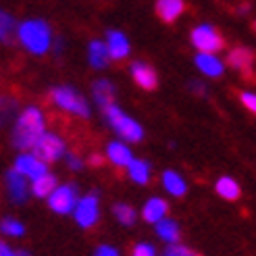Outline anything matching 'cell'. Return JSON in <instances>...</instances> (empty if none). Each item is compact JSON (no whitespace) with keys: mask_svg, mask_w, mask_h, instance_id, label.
I'll use <instances>...</instances> for the list:
<instances>
[{"mask_svg":"<svg viewBox=\"0 0 256 256\" xmlns=\"http://www.w3.org/2000/svg\"><path fill=\"white\" fill-rule=\"evenodd\" d=\"M46 114L40 106H25L15 119V125H12V136L10 142L17 150L21 152H30L34 150V146L38 144L44 134H46Z\"/></svg>","mask_w":256,"mask_h":256,"instance_id":"obj_1","label":"cell"},{"mask_svg":"<svg viewBox=\"0 0 256 256\" xmlns=\"http://www.w3.org/2000/svg\"><path fill=\"white\" fill-rule=\"evenodd\" d=\"M52 28L44 19H25L19 23L17 42L28 50L30 54L42 56L52 48Z\"/></svg>","mask_w":256,"mask_h":256,"instance_id":"obj_2","label":"cell"},{"mask_svg":"<svg viewBox=\"0 0 256 256\" xmlns=\"http://www.w3.org/2000/svg\"><path fill=\"white\" fill-rule=\"evenodd\" d=\"M50 102H52L56 108H60L62 112L73 114V117H80V119H90V114H92L88 98L73 86L52 88L50 90Z\"/></svg>","mask_w":256,"mask_h":256,"instance_id":"obj_3","label":"cell"},{"mask_svg":"<svg viewBox=\"0 0 256 256\" xmlns=\"http://www.w3.org/2000/svg\"><path fill=\"white\" fill-rule=\"evenodd\" d=\"M104 117H106L108 127L123 140V142L136 144V142H142L144 140V127L140 125L132 114H127L119 104H110L104 110Z\"/></svg>","mask_w":256,"mask_h":256,"instance_id":"obj_4","label":"cell"},{"mask_svg":"<svg viewBox=\"0 0 256 256\" xmlns=\"http://www.w3.org/2000/svg\"><path fill=\"white\" fill-rule=\"evenodd\" d=\"M190 42L198 52H214V54L219 52V50H223V46H225L223 36L216 32V28H212L210 23L196 25L190 34Z\"/></svg>","mask_w":256,"mask_h":256,"instance_id":"obj_5","label":"cell"},{"mask_svg":"<svg viewBox=\"0 0 256 256\" xmlns=\"http://www.w3.org/2000/svg\"><path fill=\"white\" fill-rule=\"evenodd\" d=\"M32 152L36 156H40L44 162L50 164V162H56V160L67 156V144H65V140H62L58 134L46 132L40 140H38V144L34 146Z\"/></svg>","mask_w":256,"mask_h":256,"instance_id":"obj_6","label":"cell"},{"mask_svg":"<svg viewBox=\"0 0 256 256\" xmlns=\"http://www.w3.org/2000/svg\"><path fill=\"white\" fill-rule=\"evenodd\" d=\"M80 202V196H78V188L71 186V184H65V186H58L52 194L48 196V206L50 210H54L56 214H69L75 210Z\"/></svg>","mask_w":256,"mask_h":256,"instance_id":"obj_7","label":"cell"},{"mask_svg":"<svg viewBox=\"0 0 256 256\" xmlns=\"http://www.w3.org/2000/svg\"><path fill=\"white\" fill-rule=\"evenodd\" d=\"M73 219L80 227L84 229H90L94 227L100 219V200H98V194H88L84 198H80L78 206L73 210Z\"/></svg>","mask_w":256,"mask_h":256,"instance_id":"obj_8","label":"cell"},{"mask_svg":"<svg viewBox=\"0 0 256 256\" xmlns=\"http://www.w3.org/2000/svg\"><path fill=\"white\" fill-rule=\"evenodd\" d=\"M4 184H6V194L10 202L23 204L28 200L30 192H32V182L25 175H21L17 169H8L4 175Z\"/></svg>","mask_w":256,"mask_h":256,"instance_id":"obj_9","label":"cell"},{"mask_svg":"<svg viewBox=\"0 0 256 256\" xmlns=\"http://www.w3.org/2000/svg\"><path fill=\"white\" fill-rule=\"evenodd\" d=\"M12 169H17L21 175L28 177L30 182H34V179L48 173V162H44L40 156H36L34 152H21V154L15 158Z\"/></svg>","mask_w":256,"mask_h":256,"instance_id":"obj_10","label":"cell"},{"mask_svg":"<svg viewBox=\"0 0 256 256\" xmlns=\"http://www.w3.org/2000/svg\"><path fill=\"white\" fill-rule=\"evenodd\" d=\"M104 42H106V48H108L110 60H125L132 52L130 38H127L123 32H119V30H108Z\"/></svg>","mask_w":256,"mask_h":256,"instance_id":"obj_11","label":"cell"},{"mask_svg":"<svg viewBox=\"0 0 256 256\" xmlns=\"http://www.w3.org/2000/svg\"><path fill=\"white\" fill-rule=\"evenodd\" d=\"M104 156H106V160L110 164H114V167L127 169V167H130V162L134 160V152H132L130 144L123 142V140H112V142L106 144Z\"/></svg>","mask_w":256,"mask_h":256,"instance_id":"obj_12","label":"cell"},{"mask_svg":"<svg viewBox=\"0 0 256 256\" xmlns=\"http://www.w3.org/2000/svg\"><path fill=\"white\" fill-rule=\"evenodd\" d=\"M130 73H132V80L136 82V86H140L142 90H154L158 86L156 71L144 60H134L130 65Z\"/></svg>","mask_w":256,"mask_h":256,"instance_id":"obj_13","label":"cell"},{"mask_svg":"<svg viewBox=\"0 0 256 256\" xmlns=\"http://www.w3.org/2000/svg\"><path fill=\"white\" fill-rule=\"evenodd\" d=\"M194 65L202 75H206V78H221L225 73V62L214 52H196Z\"/></svg>","mask_w":256,"mask_h":256,"instance_id":"obj_14","label":"cell"},{"mask_svg":"<svg viewBox=\"0 0 256 256\" xmlns=\"http://www.w3.org/2000/svg\"><path fill=\"white\" fill-rule=\"evenodd\" d=\"M167 214H169V204H167V200H162L158 196L148 198L146 204L142 206V219L150 225H156L162 219H167Z\"/></svg>","mask_w":256,"mask_h":256,"instance_id":"obj_15","label":"cell"},{"mask_svg":"<svg viewBox=\"0 0 256 256\" xmlns=\"http://www.w3.org/2000/svg\"><path fill=\"white\" fill-rule=\"evenodd\" d=\"M114 96H117V90H114L112 82L108 80H96L94 86H92V100L96 104L106 110L110 104H114Z\"/></svg>","mask_w":256,"mask_h":256,"instance_id":"obj_16","label":"cell"},{"mask_svg":"<svg viewBox=\"0 0 256 256\" xmlns=\"http://www.w3.org/2000/svg\"><path fill=\"white\" fill-rule=\"evenodd\" d=\"M154 10L160 21L173 23L186 12V2L184 0H156Z\"/></svg>","mask_w":256,"mask_h":256,"instance_id":"obj_17","label":"cell"},{"mask_svg":"<svg viewBox=\"0 0 256 256\" xmlns=\"http://www.w3.org/2000/svg\"><path fill=\"white\" fill-rule=\"evenodd\" d=\"M88 62H90V67H92V69H104L108 65L110 54H108L106 42L92 40L88 44Z\"/></svg>","mask_w":256,"mask_h":256,"instance_id":"obj_18","label":"cell"},{"mask_svg":"<svg viewBox=\"0 0 256 256\" xmlns=\"http://www.w3.org/2000/svg\"><path fill=\"white\" fill-rule=\"evenodd\" d=\"M227 65L232 69H236V71L248 73L254 65V54L248 48H234V50L227 52Z\"/></svg>","mask_w":256,"mask_h":256,"instance_id":"obj_19","label":"cell"},{"mask_svg":"<svg viewBox=\"0 0 256 256\" xmlns=\"http://www.w3.org/2000/svg\"><path fill=\"white\" fill-rule=\"evenodd\" d=\"M160 184H162L164 192H167V194H171L173 198H182L186 192H188L186 179L179 175L177 171H173V169H169V171H164V173H162Z\"/></svg>","mask_w":256,"mask_h":256,"instance_id":"obj_20","label":"cell"},{"mask_svg":"<svg viewBox=\"0 0 256 256\" xmlns=\"http://www.w3.org/2000/svg\"><path fill=\"white\" fill-rule=\"evenodd\" d=\"M150 173H152L150 162L144 158H134L130 162V167H127V175H130V179L138 186H146L150 182Z\"/></svg>","mask_w":256,"mask_h":256,"instance_id":"obj_21","label":"cell"},{"mask_svg":"<svg viewBox=\"0 0 256 256\" xmlns=\"http://www.w3.org/2000/svg\"><path fill=\"white\" fill-rule=\"evenodd\" d=\"M56 188H58L56 186V177L48 171L46 175L38 177V179H34V182H32V194L36 198H48Z\"/></svg>","mask_w":256,"mask_h":256,"instance_id":"obj_22","label":"cell"},{"mask_svg":"<svg viewBox=\"0 0 256 256\" xmlns=\"http://www.w3.org/2000/svg\"><path fill=\"white\" fill-rule=\"evenodd\" d=\"M214 190H216V194H219L223 200H238L242 196L240 184L236 182L234 177H227V175L225 177H219V182H216Z\"/></svg>","mask_w":256,"mask_h":256,"instance_id":"obj_23","label":"cell"},{"mask_svg":"<svg viewBox=\"0 0 256 256\" xmlns=\"http://www.w3.org/2000/svg\"><path fill=\"white\" fill-rule=\"evenodd\" d=\"M156 229V236L162 240V242H167V244H179V225L173 221V219H162L160 223L154 225Z\"/></svg>","mask_w":256,"mask_h":256,"instance_id":"obj_24","label":"cell"},{"mask_svg":"<svg viewBox=\"0 0 256 256\" xmlns=\"http://www.w3.org/2000/svg\"><path fill=\"white\" fill-rule=\"evenodd\" d=\"M17 30H19V23L12 19L10 12L2 10L0 12V38H2V42H10L12 36H17Z\"/></svg>","mask_w":256,"mask_h":256,"instance_id":"obj_25","label":"cell"},{"mask_svg":"<svg viewBox=\"0 0 256 256\" xmlns=\"http://www.w3.org/2000/svg\"><path fill=\"white\" fill-rule=\"evenodd\" d=\"M112 214H114V219H117L121 225L125 227H130L136 223L138 219V212L134 206H130V204H125V202H119V204H114L112 206Z\"/></svg>","mask_w":256,"mask_h":256,"instance_id":"obj_26","label":"cell"},{"mask_svg":"<svg viewBox=\"0 0 256 256\" xmlns=\"http://www.w3.org/2000/svg\"><path fill=\"white\" fill-rule=\"evenodd\" d=\"M0 229H2V234L8 236V238H21L25 234V225L17 219H12V216H6V219H2V225H0Z\"/></svg>","mask_w":256,"mask_h":256,"instance_id":"obj_27","label":"cell"},{"mask_svg":"<svg viewBox=\"0 0 256 256\" xmlns=\"http://www.w3.org/2000/svg\"><path fill=\"white\" fill-rule=\"evenodd\" d=\"M162 256H198L194 250H190L186 246H179V244H171L167 250H164Z\"/></svg>","mask_w":256,"mask_h":256,"instance_id":"obj_28","label":"cell"},{"mask_svg":"<svg viewBox=\"0 0 256 256\" xmlns=\"http://www.w3.org/2000/svg\"><path fill=\"white\" fill-rule=\"evenodd\" d=\"M240 102L244 104L252 114H256V92H242Z\"/></svg>","mask_w":256,"mask_h":256,"instance_id":"obj_29","label":"cell"},{"mask_svg":"<svg viewBox=\"0 0 256 256\" xmlns=\"http://www.w3.org/2000/svg\"><path fill=\"white\" fill-rule=\"evenodd\" d=\"M132 256H156V250H154V246H150V244H146V242H142V244L134 246Z\"/></svg>","mask_w":256,"mask_h":256,"instance_id":"obj_30","label":"cell"},{"mask_svg":"<svg viewBox=\"0 0 256 256\" xmlns=\"http://www.w3.org/2000/svg\"><path fill=\"white\" fill-rule=\"evenodd\" d=\"M65 160H67V167H69L71 171H82V169H84V160H82L78 154H73V152H67Z\"/></svg>","mask_w":256,"mask_h":256,"instance_id":"obj_31","label":"cell"},{"mask_svg":"<svg viewBox=\"0 0 256 256\" xmlns=\"http://www.w3.org/2000/svg\"><path fill=\"white\" fill-rule=\"evenodd\" d=\"M94 256H119V252L114 250L112 246H106V244H102V246H98V248H96Z\"/></svg>","mask_w":256,"mask_h":256,"instance_id":"obj_32","label":"cell"},{"mask_svg":"<svg viewBox=\"0 0 256 256\" xmlns=\"http://www.w3.org/2000/svg\"><path fill=\"white\" fill-rule=\"evenodd\" d=\"M104 158H106V156H102V154H92L88 160H90V164H92V167H100V164L104 162Z\"/></svg>","mask_w":256,"mask_h":256,"instance_id":"obj_33","label":"cell"},{"mask_svg":"<svg viewBox=\"0 0 256 256\" xmlns=\"http://www.w3.org/2000/svg\"><path fill=\"white\" fill-rule=\"evenodd\" d=\"M19 252H12L6 244H0V256H17Z\"/></svg>","mask_w":256,"mask_h":256,"instance_id":"obj_34","label":"cell"},{"mask_svg":"<svg viewBox=\"0 0 256 256\" xmlns=\"http://www.w3.org/2000/svg\"><path fill=\"white\" fill-rule=\"evenodd\" d=\"M248 10H250V6H248V4H240V6H238V12H240V15H246Z\"/></svg>","mask_w":256,"mask_h":256,"instance_id":"obj_35","label":"cell"},{"mask_svg":"<svg viewBox=\"0 0 256 256\" xmlns=\"http://www.w3.org/2000/svg\"><path fill=\"white\" fill-rule=\"evenodd\" d=\"M254 30H256V23H254Z\"/></svg>","mask_w":256,"mask_h":256,"instance_id":"obj_36","label":"cell"}]
</instances>
